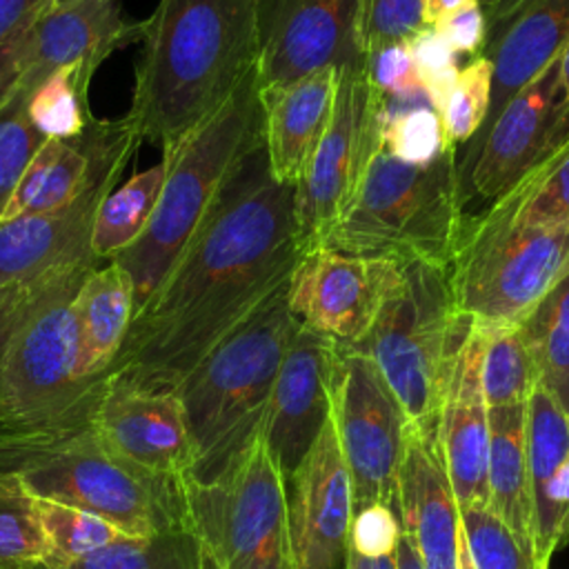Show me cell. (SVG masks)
Masks as SVG:
<instances>
[{
    "mask_svg": "<svg viewBox=\"0 0 569 569\" xmlns=\"http://www.w3.org/2000/svg\"><path fill=\"white\" fill-rule=\"evenodd\" d=\"M307 249L296 187L271 176L260 140L233 167L162 284L133 313L104 380L173 391L291 278Z\"/></svg>",
    "mask_w": 569,
    "mask_h": 569,
    "instance_id": "obj_1",
    "label": "cell"
},
{
    "mask_svg": "<svg viewBox=\"0 0 569 569\" xmlns=\"http://www.w3.org/2000/svg\"><path fill=\"white\" fill-rule=\"evenodd\" d=\"M140 40L124 120L169 151L258 71L260 0H160Z\"/></svg>",
    "mask_w": 569,
    "mask_h": 569,
    "instance_id": "obj_2",
    "label": "cell"
},
{
    "mask_svg": "<svg viewBox=\"0 0 569 569\" xmlns=\"http://www.w3.org/2000/svg\"><path fill=\"white\" fill-rule=\"evenodd\" d=\"M96 264V256H84L29 280L0 362V449L89 427L104 382L84 385L76 376V293Z\"/></svg>",
    "mask_w": 569,
    "mask_h": 569,
    "instance_id": "obj_3",
    "label": "cell"
},
{
    "mask_svg": "<svg viewBox=\"0 0 569 569\" xmlns=\"http://www.w3.org/2000/svg\"><path fill=\"white\" fill-rule=\"evenodd\" d=\"M287 282L222 336L173 389L193 445L196 482L220 476L260 429L276 373L300 327L289 309Z\"/></svg>",
    "mask_w": 569,
    "mask_h": 569,
    "instance_id": "obj_4",
    "label": "cell"
},
{
    "mask_svg": "<svg viewBox=\"0 0 569 569\" xmlns=\"http://www.w3.org/2000/svg\"><path fill=\"white\" fill-rule=\"evenodd\" d=\"M462 207L456 144L427 164L402 162L378 147L345 209L316 244L449 269Z\"/></svg>",
    "mask_w": 569,
    "mask_h": 569,
    "instance_id": "obj_5",
    "label": "cell"
},
{
    "mask_svg": "<svg viewBox=\"0 0 569 569\" xmlns=\"http://www.w3.org/2000/svg\"><path fill=\"white\" fill-rule=\"evenodd\" d=\"M262 140L258 71L180 144L162 151L164 180L140 238L116 260L133 282L136 311L162 284L240 158Z\"/></svg>",
    "mask_w": 569,
    "mask_h": 569,
    "instance_id": "obj_6",
    "label": "cell"
},
{
    "mask_svg": "<svg viewBox=\"0 0 569 569\" xmlns=\"http://www.w3.org/2000/svg\"><path fill=\"white\" fill-rule=\"evenodd\" d=\"M471 325L453 300L447 269L402 262L369 331L351 347L373 360L425 440L436 442L440 402Z\"/></svg>",
    "mask_w": 569,
    "mask_h": 569,
    "instance_id": "obj_7",
    "label": "cell"
},
{
    "mask_svg": "<svg viewBox=\"0 0 569 569\" xmlns=\"http://www.w3.org/2000/svg\"><path fill=\"white\" fill-rule=\"evenodd\" d=\"M0 471L20 473L36 496L91 511L131 538L191 529L189 476L138 469L109 451L91 427L42 445L0 449Z\"/></svg>",
    "mask_w": 569,
    "mask_h": 569,
    "instance_id": "obj_8",
    "label": "cell"
},
{
    "mask_svg": "<svg viewBox=\"0 0 569 569\" xmlns=\"http://www.w3.org/2000/svg\"><path fill=\"white\" fill-rule=\"evenodd\" d=\"M569 269V224L462 220L447 269L458 309L485 327L518 325Z\"/></svg>",
    "mask_w": 569,
    "mask_h": 569,
    "instance_id": "obj_9",
    "label": "cell"
},
{
    "mask_svg": "<svg viewBox=\"0 0 569 569\" xmlns=\"http://www.w3.org/2000/svg\"><path fill=\"white\" fill-rule=\"evenodd\" d=\"M189 525L222 569H298L284 476L260 429L209 482L184 480Z\"/></svg>",
    "mask_w": 569,
    "mask_h": 569,
    "instance_id": "obj_10",
    "label": "cell"
},
{
    "mask_svg": "<svg viewBox=\"0 0 569 569\" xmlns=\"http://www.w3.org/2000/svg\"><path fill=\"white\" fill-rule=\"evenodd\" d=\"M331 422L351 480L353 513L385 505L400 516V471L416 431L373 360L340 345L331 373Z\"/></svg>",
    "mask_w": 569,
    "mask_h": 569,
    "instance_id": "obj_11",
    "label": "cell"
},
{
    "mask_svg": "<svg viewBox=\"0 0 569 569\" xmlns=\"http://www.w3.org/2000/svg\"><path fill=\"white\" fill-rule=\"evenodd\" d=\"M91 178L80 196L64 207L0 220V287L22 284L58 264L93 256L91 231L98 207L118 184L140 138L129 122L98 120L87 124Z\"/></svg>",
    "mask_w": 569,
    "mask_h": 569,
    "instance_id": "obj_12",
    "label": "cell"
},
{
    "mask_svg": "<svg viewBox=\"0 0 569 569\" xmlns=\"http://www.w3.org/2000/svg\"><path fill=\"white\" fill-rule=\"evenodd\" d=\"M567 138L569 98L560 87L556 58L458 153L462 202H493Z\"/></svg>",
    "mask_w": 569,
    "mask_h": 569,
    "instance_id": "obj_13",
    "label": "cell"
},
{
    "mask_svg": "<svg viewBox=\"0 0 569 569\" xmlns=\"http://www.w3.org/2000/svg\"><path fill=\"white\" fill-rule=\"evenodd\" d=\"M382 109L385 98L369 80L367 60L338 71L329 124L296 187V216L307 247L336 222L380 147Z\"/></svg>",
    "mask_w": 569,
    "mask_h": 569,
    "instance_id": "obj_14",
    "label": "cell"
},
{
    "mask_svg": "<svg viewBox=\"0 0 569 569\" xmlns=\"http://www.w3.org/2000/svg\"><path fill=\"white\" fill-rule=\"evenodd\" d=\"M402 262L340 251L307 249L287 282L293 318L340 347H353L369 331Z\"/></svg>",
    "mask_w": 569,
    "mask_h": 569,
    "instance_id": "obj_15",
    "label": "cell"
},
{
    "mask_svg": "<svg viewBox=\"0 0 569 569\" xmlns=\"http://www.w3.org/2000/svg\"><path fill=\"white\" fill-rule=\"evenodd\" d=\"M358 62V0H260V91Z\"/></svg>",
    "mask_w": 569,
    "mask_h": 569,
    "instance_id": "obj_16",
    "label": "cell"
},
{
    "mask_svg": "<svg viewBox=\"0 0 569 569\" xmlns=\"http://www.w3.org/2000/svg\"><path fill=\"white\" fill-rule=\"evenodd\" d=\"M284 496L298 569H345L353 493L331 418L305 460L284 478Z\"/></svg>",
    "mask_w": 569,
    "mask_h": 569,
    "instance_id": "obj_17",
    "label": "cell"
},
{
    "mask_svg": "<svg viewBox=\"0 0 569 569\" xmlns=\"http://www.w3.org/2000/svg\"><path fill=\"white\" fill-rule=\"evenodd\" d=\"M338 345L298 327L269 391L260 436L287 478L305 460L331 418V373Z\"/></svg>",
    "mask_w": 569,
    "mask_h": 569,
    "instance_id": "obj_18",
    "label": "cell"
},
{
    "mask_svg": "<svg viewBox=\"0 0 569 569\" xmlns=\"http://www.w3.org/2000/svg\"><path fill=\"white\" fill-rule=\"evenodd\" d=\"M89 427L109 451L138 469L167 478L193 473V445L176 391L104 380Z\"/></svg>",
    "mask_w": 569,
    "mask_h": 569,
    "instance_id": "obj_19",
    "label": "cell"
},
{
    "mask_svg": "<svg viewBox=\"0 0 569 569\" xmlns=\"http://www.w3.org/2000/svg\"><path fill=\"white\" fill-rule=\"evenodd\" d=\"M144 22L122 13L118 0H78L47 7L27 29L13 93L24 98L53 71L69 64L100 67L116 49L142 38Z\"/></svg>",
    "mask_w": 569,
    "mask_h": 569,
    "instance_id": "obj_20",
    "label": "cell"
},
{
    "mask_svg": "<svg viewBox=\"0 0 569 569\" xmlns=\"http://www.w3.org/2000/svg\"><path fill=\"white\" fill-rule=\"evenodd\" d=\"M487 327L473 322L451 369L436 425V449L458 509L487 505L489 407L480 367Z\"/></svg>",
    "mask_w": 569,
    "mask_h": 569,
    "instance_id": "obj_21",
    "label": "cell"
},
{
    "mask_svg": "<svg viewBox=\"0 0 569 569\" xmlns=\"http://www.w3.org/2000/svg\"><path fill=\"white\" fill-rule=\"evenodd\" d=\"M567 42L569 0H513L487 18L480 56L491 62V100L482 129L516 91L558 58Z\"/></svg>",
    "mask_w": 569,
    "mask_h": 569,
    "instance_id": "obj_22",
    "label": "cell"
},
{
    "mask_svg": "<svg viewBox=\"0 0 569 569\" xmlns=\"http://www.w3.org/2000/svg\"><path fill=\"white\" fill-rule=\"evenodd\" d=\"M338 69L325 67L289 84L262 89V144L271 176L298 187L329 124Z\"/></svg>",
    "mask_w": 569,
    "mask_h": 569,
    "instance_id": "obj_23",
    "label": "cell"
},
{
    "mask_svg": "<svg viewBox=\"0 0 569 569\" xmlns=\"http://www.w3.org/2000/svg\"><path fill=\"white\" fill-rule=\"evenodd\" d=\"M400 525L422 569H458L460 513L433 440L413 433L400 471Z\"/></svg>",
    "mask_w": 569,
    "mask_h": 569,
    "instance_id": "obj_24",
    "label": "cell"
},
{
    "mask_svg": "<svg viewBox=\"0 0 569 569\" xmlns=\"http://www.w3.org/2000/svg\"><path fill=\"white\" fill-rule=\"evenodd\" d=\"M133 313V282L116 260L87 273L76 293V376L80 382H104L109 367L120 353Z\"/></svg>",
    "mask_w": 569,
    "mask_h": 569,
    "instance_id": "obj_25",
    "label": "cell"
},
{
    "mask_svg": "<svg viewBox=\"0 0 569 569\" xmlns=\"http://www.w3.org/2000/svg\"><path fill=\"white\" fill-rule=\"evenodd\" d=\"M487 507L533 553V509L527 465V405L489 409Z\"/></svg>",
    "mask_w": 569,
    "mask_h": 569,
    "instance_id": "obj_26",
    "label": "cell"
},
{
    "mask_svg": "<svg viewBox=\"0 0 569 569\" xmlns=\"http://www.w3.org/2000/svg\"><path fill=\"white\" fill-rule=\"evenodd\" d=\"M569 453V413L536 387L527 400V465L533 509V558L538 569H549L556 547L549 529V491Z\"/></svg>",
    "mask_w": 569,
    "mask_h": 569,
    "instance_id": "obj_27",
    "label": "cell"
},
{
    "mask_svg": "<svg viewBox=\"0 0 569 569\" xmlns=\"http://www.w3.org/2000/svg\"><path fill=\"white\" fill-rule=\"evenodd\" d=\"M89 178L91 149L87 129L71 140H44L16 184L0 220L64 207L84 191Z\"/></svg>",
    "mask_w": 569,
    "mask_h": 569,
    "instance_id": "obj_28",
    "label": "cell"
},
{
    "mask_svg": "<svg viewBox=\"0 0 569 569\" xmlns=\"http://www.w3.org/2000/svg\"><path fill=\"white\" fill-rule=\"evenodd\" d=\"M473 218L485 224H569V138Z\"/></svg>",
    "mask_w": 569,
    "mask_h": 569,
    "instance_id": "obj_29",
    "label": "cell"
},
{
    "mask_svg": "<svg viewBox=\"0 0 569 569\" xmlns=\"http://www.w3.org/2000/svg\"><path fill=\"white\" fill-rule=\"evenodd\" d=\"M542 387L569 413V269L518 322Z\"/></svg>",
    "mask_w": 569,
    "mask_h": 569,
    "instance_id": "obj_30",
    "label": "cell"
},
{
    "mask_svg": "<svg viewBox=\"0 0 569 569\" xmlns=\"http://www.w3.org/2000/svg\"><path fill=\"white\" fill-rule=\"evenodd\" d=\"M162 180L164 162L160 160L140 173H133L124 184L111 189L98 207L91 231V253L98 260L116 258L140 238L153 216Z\"/></svg>",
    "mask_w": 569,
    "mask_h": 569,
    "instance_id": "obj_31",
    "label": "cell"
},
{
    "mask_svg": "<svg viewBox=\"0 0 569 569\" xmlns=\"http://www.w3.org/2000/svg\"><path fill=\"white\" fill-rule=\"evenodd\" d=\"M96 71L69 64L44 78L24 100L27 116L44 140H71L91 122L89 84Z\"/></svg>",
    "mask_w": 569,
    "mask_h": 569,
    "instance_id": "obj_32",
    "label": "cell"
},
{
    "mask_svg": "<svg viewBox=\"0 0 569 569\" xmlns=\"http://www.w3.org/2000/svg\"><path fill=\"white\" fill-rule=\"evenodd\" d=\"M480 380L489 409L527 405L538 387V371L518 325L487 327Z\"/></svg>",
    "mask_w": 569,
    "mask_h": 569,
    "instance_id": "obj_33",
    "label": "cell"
},
{
    "mask_svg": "<svg viewBox=\"0 0 569 569\" xmlns=\"http://www.w3.org/2000/svg\"><path fill=\"white\" fill-rule=\"evenodd\" d=\"M49 551L38 496L16 471H0V569L42 567Z\"/></svg>",
    "mask_w": 569,
    "mask_h": 569,
    "instance_id": "obj_34",
    "label": "cell"
},
{
    "mask_svg": "<svg viewBox=\"0 0 569 569\" xmlns=\"http://www.w3.org/2000/svg\"><path fill=\"white\" fill-rule=\"evenodd\" d=\"M198 536L193 529H176L147 538L122 536L69 569H198Z\"/></svg>",
    "mask_w": 569,
    "mask_h": 569,
    "instance_id": "obj_35",
    "label": "cell"
},
{
    "mask_svg": "<svg viewBox=\"0 0 569 569\" xmlns=\"http://www.w3.org/2000/svg\"><path fill=\"white\" fill-rule=\"evenodd\" d=\"M38 507L49 540L42 569H69L124 536L104 518L71 505L38 496Z\"/></svg>",
    "mask_w": 569,
    "mask_h": 569,
    "instance_id": "obj_36",
    "label": "cell"
},
{
    "mask_svg": "<svg viewBox=\"0 0 569 569\" xmlns=\"http://www.w3.org/2000/svg\"><path fill=\"white\" fill-rule=\"evenodd\" d=\"M451 142L445 136L440 113L427 102H407L398 107L385 100L380 120V147L409 164L436 160Z\"/></svg>",
    "mask_w": 569,
    "mask_h": 569,
    "instance_id": "obj_37",
    "label": "cell"
},
{
    "mask_svg": "<svg viewBox=\"0 0 569 569\" xmlns=\"http://www.w3.org/2000/svg\"><path fill=\"white\" fill-rule=\"evenodd\" d=\"M458 513L476 569H538L533 553L487 505H471Z\"/></svg>",
    "mask_w": 569,
    "mask_h": 569,
    "instance_id": "obj_38",
    "label": "cell"
},
{
    "mask_svg": "<svg viewBox=\"0 0 569 569\" xmlns=\"http://www.w3.org/2000/svg\"><path fill=\"white\" fill-rule=\"evenodd\" d=\"M491 100V62L473 56L458 73L440 107L445 136L451 144H467L485 124Z\"/></svg>",
    "mask_w": 569,
    "mask_h": 569,
    "instance_id": "obj_39",
    "label": "cell"
},
{
    "mask_svg": "<svg viewBox=\"0 0 569 569\" xmlns=\"http://www.w3.org/2000/svg\"><path fill=\"white\" fill-rule=\"evenodd\" d=\"M42 142L27 116L24 98L11 93L0 107V216Z\"/></svg>",
    "mask_w": 569,
    "mask_h": 569,
    "instance_id": "obj_40",
    "label": "cell"
},
{
    "mask_svg": "<svg viewBox=\"0 0 569 569\" xmlns=\"http://www.w3.org/2000/svg\"><path fill=\"white\" fill-rule=\"evenodd\" d=\"M422 27L420 0H358V42L365 60L382 47L407 42Z\"/></svg>",
    "mask_w": 569,
    "mask_h": 569,
    "instance_id": "obj_41",
    "label": "cell"
},
{
    "mask_svg": "<svg viewBox=\"0 0 569 569\" xmlns=\"http://www.w3.org/2000/svg\"><path fill=\"white\" fill-rule=\"evenodd\" d=\"M405 44L429 104L440 111L460 73L458 53L433 27H422Z\"/></svg>",
    "mask_w": 569,
    "mask_h": 569,
    "instance_id": "obj_42",
    "label": "cell"
},
{
    "mask_svg": "<svg viewBox=\"0 0 569 569\" xmlns=\"http://www.w3.org/2000/svg\"><path fill=\"white\" fill-rule=\"evenodd\" d=\"M367 73H369L373 89L389 102H422V100H427L405 42L382 47L380 51L369 56Z\"/></svg>",
    "mask_w": 569,
    "mask_h": 569,
    "instance_id": "obj_43",
    "label": "cell"
},
{
    "mask_svg": "<svg viewBox=\"0 0 569 569\" xmlns=\"http://www.w3.org/2000/svg\"><path fill=\"white\" fill-rule=\"evenodd\" d=\"M400 533V516L385 505H371L353 513L349 547L365 556H385L396 551Z\"/></svg>",
    "mask_w": 569,
    "mask_h": 569,
    "instance_id": "obj_44",
    "label": "cell"
},
{
    "mask_svg": "<svg viewBox=\"0 0 569 569\" xmlns=\"http://www.w3.org/2000/svg\"><path fill=\"white\" fill-rule=\"evenodd\" d=\"M433 29L449 42L456 53L480 56L487 38V16L478 0H467L447 16H442Z\"/></svg>",
    "mask_w": 569,
    "mask_h": 569,
    "instance_id": "obj_45",
    "label": "cell"
},
{
    "mask_svg": "<svg viewBox=\"0 0 569 569\" xmlns=\"http://www.w3.org/2000/svg\"><path fill=\"white\" fill-rule=\"evenodd\" d=\"M549 529L558 551L569 540V453L549 491Z\"/></svg>",
    "mask_w": 569,
    "mask_h": 569,
    "instance_id": "obj_46",
    "label": "cell"
},
{
    "mask_svg": "<svg viewBox=\"0 0 569 569\" xmlns=\"http://www.w3.org/2000/svg\"><path fill=\"white\" fill-rule=\"evenodd\" d=\"M31 24V22H29ZM20 29L11 38L0 42V107L11 98L18 76H20V60H22V47H24V36L27 29Z\"/></svg>",
    "mask_w": 569,
    "mask_h": 569,
    "instance_id": "obj_47",
    "label": "cell"
},
{
    "mask_svg": "<svg viewBox=\"0 0 569 569\" xmlns=\"http://www.w3.org/2000/svg\"><path fill=\"white\" fill-rule=\"evenodd\" d=\"M51 0H0V42L33 22Z\"/></svg>",
    "mask_w": 569,
    "mask_h": 569,
    "instance_id": "obj_48",
    "label": "cell"
},
{
    "mask_svg": "<svg viewBox=\"0 0 569 569\" xmlns=\"http://www.w3.org/2000/svg\"><path fill=\"white\" fill-rule=\"evenodd\" d=\"M27 289H29V282L0 287V362H2L9 336L16 327L18 316H20L22 302L27 298Z\"/></svg>",
    "mask_w": 569,
    "mask_h": 569,
    "instance_id": "obj_49",
    "label": "cell"
},
{
    "mask_svg": "<svg viewBox=\"0 0 569 569\" xmlns=\"http://www.w3.org/2000/svg\"><path fill=\"white\" fill-rule=\"evenodd\" d=\"M345 569H398L396 567V551L385 556H365L349 547Z\"/></svg>",
    "mask_w": 569,
    "mask_h": 569,
    "instance_id": "obj_50",
    "label": "cell"
},
{
    "mask_svg": "<svg viewBox=\"0 0 569 569\" xmlns=\"http://www.w3.org/2000/svg\"><path fill=\"white\" fill-rule=\"evenodd\" d=\"M396 567L398 569H422L420 556H418V551H416L407 531L400 533L398 545H396Z\"/></svg>",
    "mask_w": 569,
    "mask_h": 569,
    "instance_id": "obj_51",
    "label": "cell"
},
{
    "mask_svg": "<svg viewBox=\"0 0 569 569\" xmlns=\"http://www.w3.org/2000/svg\"><path fill=\"white\" fill-rule=\"evenodd\" d=\"M422 2V22L425 27H433L442 16L453 11L467 0H420Z\"/></svg>",
    "mask_w": 569,
    "mask_h": 569,
    "instance_id": "obj_52",
    "label": "cell"
},
{
    "mask_svg": "<svg viewBox=\"0 0 569 569\" xmlns=\"http://www.w3.org/2000/svg\"><path fill=\"white\" fill-rule=\"evenodd\" d=\"M558 80H560L565 96L569 98V42L558 53Z\"/></svg>",
    "mask_w": 569,
    "mask_h": 569,
    "instance_id": "obj_53",
    "label": "cell"
},
{
    "mask_svg": "<svg viewBox=\"0 0 569 569\" xmlns=\"http://www.w3.org/2000/svg\"><path fill=\"white\" fill-rule=\"evenodd\" d=\"M458 569H476L469 547H467V540L462 536V527H460V540H458Z\"/></svg>",
    "mask_w": 569,
    "mask_h": 569,
    "instance_id": "obj_54",
    "label": "cell"
},
{
    "mask_svg": "<svg viewBox=\"0 0 569 569\" xmlns=\"http://www.w3.org/2000/svg\"><path fill=\"white\" fill-rule=\"evenodd\" d=\"M200 540V538H198ZM198 569H222L220 562L213 558V553L200 542V562H198Z\"/></svg>",
    "mask_w": 569,
    "mask_h": 569,
    "instance_id": "obj_55",
    "label": "cell"
},
{
    "mask_svg": "<svg viewBox=\"0 0 569 569\" xmlns=\"http://www.w3.org/2000/svg\"><path fill=\"white\" fill-rule=\"evenodd\" d=\"M478 2H480V7L485 9V16L489 18V16L498 13V11H502L505 7H509L513 0H478Z\"/></svg>",
    "mask_w": 569,
    "mask_h": 569,
    "instance_id": "obj_56",
    "label": "cell"
},
{
    "mask_svg": "<svg viewBox=\"0 0 569 569\" xmlns=\"http://www.w3.org/2000/svg\"><path fill=\"white\" fill-rule=\"evenodd\" d=\"M71 2H78V0H51V7H62V4H71Z\"/></svg>",
    "mask_w": 569,
    "mask_h": 569,
    "instance_id": "obj_57",
    "label": "cell"
}]
</instances>
